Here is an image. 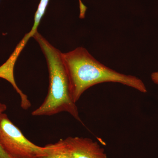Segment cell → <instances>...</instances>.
<instances>
[{"instance_id": "obj_3", "label": "cell", "mask_w": 158, "mask_h": 158, "mask_svg": "<svg viewBox=\"0 0 158 158\" xmlns=\"http://www.w3.org/2000/svg\"><path fill=\"white\" fill-rule=\"evenodd\" d=\"M0 146L10 158H40L44 147L37 146L23 135L7 114H0Z\"/></svg>"}, {"instance_id": "obj_8", "label": "cell", "mask_w": 158, "mask_h": 158, "mask_svg": "<svg viewBox=\"0 0 158 158\" xmlns=\"http://www.w3.org/2000/svg\"><path fill=\"white\" fill-rule=\"evenodd\" d=\"M151 78L154 83L158 85V72L153 73L151 75Z\"/></svg>"}, {"instance_id": "obj_1", "label": "cell", "mask_w": 158, "mask_h": 158, "mask_svg": "<svg viewBox=\"0 0 158 158\" xmlns=\"http://www.w3.org/2000/svg\"><path fill=\"white\" fill-rule=\"evenodd\" d=\"M62 57L69 79L71 96L76 103L87 89L105 82L120 83L142 93L147 92L141 79L111 69L82 47L62 53Z\"/></svg>"}, {"instance_id": "obj_9", "label": "cell", "mask_w": 158, "mask_h": 158, "mask_svg": "<svg viewBox=\"0 0 158 158\" xmlns=\"http://www.w3.org/2000/svg\"><path fill=\"white\" fill-rule=\"evenodd\" d=\"M79 4H80V7H83V6H84V4L82 3L81 0H79Z\"/></svg>"}, {"instance_id": "obj_2", "label": "cell", "mask_w": 158, "mask_h": 158, "mask_svg": "<svg viewBox=\"0 0 158 158\" xmlns=\"http://www.w3.org/2000/svg\"><path fill=\"white\" fill-rule=\"evenodd\" d=\"M33 37L39 44L46 59L49 85L44 101L31 114L33 116H50L65 112L81 121L77 107L71 96L69 79L62 59V53L38 32Z\"/></svg>"}, {"instance_id": "obj_5", "label": "cell", "mask_w": 158, "mask_h": 158, "mask_svg": "<svg viewBox=\"0 0 158 158\" xmlns=\"http://www.w3.org/2000/svg\"><path fill=\"white\" fill-rule=\"evenodd\" d=\"M44 148L45 154L40 158H71L61 139L55 144H47Z\"/></svg>"}, {"instance_id": "obj_7", "label": "cell", "mask_w": 158, "mask_h": 158, "mask_svg": "<svg viewBox=\"0 0 158 158\" xmlns=\"http://www.w3.org/2000/svg\"><path fill=\"white\" fill-rule=\"evenodd\" d=\"M6 110H7L6 105L0 102V114L4 113ZM0 158H10L3 151L1 146H0Z\"/></svg>"}, {"instance_id": "obj_6", "label": "cell", "mask_w": 158, "mask_h": 158, "mask_svg": "<svg viewBox=\"0 0 158 158\" xmlns=\"http://www.w3.org/2000/svg\"><path fill=\"white\" fill-rule=\"evenodd\" d=\"M21 98V106L23 110H28L31 106V103L27 96L23 93L22 95H19Z\"/></svg>"}, {"instance_id": "obj_4", "label": "cell", "mask_w": 158, "mask_h": 158, "mask_svg": "<svg viewBox=\"0 0 158 158\" xmlns=\"http://www.w3.org/2000/svg\"><path fill=\"white\" fill-rule=\"evenodd\" d=\"M61 140L71 158H108L103 148L90 138L69 137Z\"/></svg>"}]
</instances>
